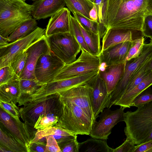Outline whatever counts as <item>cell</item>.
<instances>
[{"instance_id": "277c9868", "label": "cell", "mask_w": 152, "mask_h": 152, "mask_svg": "<svg viewBox=\"0 0 152 152\" xmlns=\"http://www.w3.org/2000/svg\"><path fill=\"white\" fill-rule=\"evenodd\" d=\"M26 0H0V35L6 38L22 23L32 18L33 4Z\"/></svg>"}, {"instance_id": "3957f363", "label": "cell", "mask_w": 152, "mask_h": 152, "mask_svg": "<svg viewBox=\"0 0 152 152\" xmlns=\"http://www.w3.org/2000/svg\"><path fill=\"white\" fill-rule=\"evenodd\" d=\"M124 118L126 139L134 145L142 143L152 132V101L125 113Z\"/></svg>"}, {"instance_id": "db71d44e", "label": "cell", "mask_w": 152, "mask_h": 152, "mask_svg": "<svg viewBox=\"0 0 152 152\" xmlns=\"http://www.w3.org/2000/svg\"></svg>"}, {"instance_id": "d6986e66", "label": "cell", "mask_w": 152, "mask_h": 152, "mask_svg": "<svg viewBox=\"0 0 152 152\" xmlns=\"http://www.w3.org/2000/svg\"><path fill=\"white\" fill-rule=\"evenodd\" d=\"M32 16L36 20L51 17L64 7V0H37L33 4Z\"/></svg>"}, {"instance_id": "8d00e7d4", "label": "cell", "mask_w": 152, "mask_h": 152, "mask_svg": "<svg viewBox=\"0 0 152 152\" xmlns=\"http://www.w3.org/2000/svg\"><path fill=\"white\" fill-rule=\"evenodd\" d=\"M19 78L16 75L10 66H6L0 68V85Z\"/></svg>"}, {"instance_id": "ee69618b", "label": "cell", "mask_w": 152, "mask_h": 152, "mask_svg": "<svg viewBox=\"0 0 152 152\" xmlns=\"http://www.w3.org/2000/svg\"><path fill=\"white\" fill-rule=\"evenodd\" d=\"M134 152H152V139L136 145Z\"/></svg>"}, {"instance_id": "7c38bea8", "label": "cell", "mask_w": 152, "mask_h": 152, "mask_svg": "<svg viewBox=\"0 0 152 152\" xmlns=\"http://www.w3.org/2000/svg\"><path fill=\"white\" fill-rule=\"evenodd\" d=\"M0 122L10 132L29 148V143L34 137L37 130L25 122L13 118L1 108L0 109Z\"/></svg>"}, {"instance_id": "4316f807", "label": "cell", "mask_w": 152, "mask_h": 152, "mask_svg": "<svg viewBox=\"0 0 152 152\" xmlns=\"http://www.w3.org/2000/svg\"><path fill=\"white\" fill-rule=\"evenodd\" d=\"M76 20L91 54L99 56L101 52V39L102 38L100 35L90 32L85 30L80 22Z\"/></svg>"}, {"instance_id": "7a4b0ae2", "label": "cell", "mask_w": 152, "mask_h": 152, "mask_svg": "<svg viewBox=\"0 0 152 152\" xmlns=\"http://www.w3.org/2000/svg\"><path fill=\"white\" fill-rule=\"evenodd\" d=\"M58 93L56 112L58 121L56 125L74 135H89L93 124L92 121L74 102Z\"/></svg>"}, {"instance_id": "bcb514c9", "label": "cell", "mask_w": 152, "mask_h": 152, "mask_svg": "<svg viewBox=\"0 0 152 152\" xmlns=\"http://www.w3.org/2000/svg\"><path fill=\"white\" fill-rule=\"evenodd\" d=\"M90 19L94 21H98V15L96 9L94 4L93 8L89 12Z\"/></svg>"}, {"instance_id": "8992f818", "label": "cell", "mask_w": 152, "mask_h": 152, "mask_svg": "<svg viewBox=\"0 0 152 152\" xmlns=\"http://www.w3.org/2000/svg\"><path fill=\"white\" fill-rule=\"evenodd\" d=\"M46 37L51 52L65 64L75 61L81 50L80 44L69 32L56 34Z\"/></svg>"}, {"instance_id": "7bdbcfd3", "label": "cell", "mask_w": 152, "mask_h": 152, "mask_svg": "<svg viewBox=\"0 0 152 152\" xmlns=\"http://www.w3.org/2000/svg\"><path fill=\"white\" fill-rule=\"evenodd\" d=\"M46 142L38 141L29 145L30 152H45Z\"/></svg>"}, {"instance_id": "9c48e42d", "label": "cell", "mask_w": 152, "mask_h": 152, "mask_svg": "<svg viewBox=\"0 0 152 152\" xmlns=\"http://www.w3.org/2000/svg\"><path fill=\"white\" fill-rule=\"evenodd\" d=\"M45 30L38 27L26 37L0 48V68L10 66L19 55L45 35Z\"/></svg>"}, {"instance_id": "2e32d148", "label": "cell", "mask_w": 152, "mask_h": 152, "mask_svg": "<svg viewBox=\"0 0 152 152\" xmlns=\"http://www.w3.org/2000/svg\"><path fill=\"white\" fill-rule=\"evenodd\" d=\"M144 36L142 32L140 31L108 29L102 38L101 52L119 43L132 42Z\"/></svg>"}, {"instance_id": "e575fe53", "label": "cell", "mask_w": 152, "mask_h": 152, "mask_svg": "<svg viewBox=\"0 0 152 152\" xmlns=\"http://www.w3.org/2000/svg\"><path fill=\"white\" fill-rule=\"evenodd\" d=\"M27 56V53L25 51L19 55L10 65L16 75L19 78L25 68Z\"/></svg>"}, {"instance_id": "816d5d0a", "label": "cell", "mask_w": 152, "mask_h": 152, "mask_svg": "<svg viewBox=\"0 0 152 152\" xmlns=\"http://www.w3.org/2000/svg\"><path fill=\"white\" fill-rule=\"evenodd\" d=\"M150 42H151L152 44V39L150 40Z\"/></svg>"}, {"instance_id": "f5cc1de1", "label": "cell", "mask_w": 152, "mask_h": 152, "mask_svg": "<svg viewBox=\"0 0 152 152\" xmlns=\"http://www.w3.org/2000/svg\"><path fill=\"white\" fill-rule=\"evenodd\" d=\"M91 1H92L93 2H94L95 0H91Z\"/></svg>"}, {"instance_id": "ac0fdd59", "label": "cell", "mask_w": 152, "mask_h": 152, "mask_svg": "<svg viewBox=\"0 0 152 152\" xmlns=\"http://www.w3.org/2000/svg\"><path fill=\"white\" fill-rule=\"evenodd\" d=\"M70 12L64 7L52 15L49 20L45 30L47 37L53 34L69 32V15Z\"/></svg>"}, {"instance_id": "f907efd6", "label": "cell", "mask_w": 152, "mask_h": 152, "mask_svg": "<svg viewBox=\"0 0 152 152\" xmlns=\"http://www.w3.org/2000/svg\"><path fill=\"white\" fill-rule=\"evenodd\" d=\"M31 0V1H37V0Z\"/></svg>"}, {"instance_id": "b9f144b4", "label": "cell", "mask_w": 152, "mask_h": 152, "mask_svg": "<svg viewBox=\"0 0 152 152\" xmlns=\"http://www.w3.org/2000/svg\"><path fill=\"white\" fill-rule=\"evenodd\" d=\"M126 139L121 145L113 149V152H134L136 145Z\"/></svg>"}, {"instance_id": "1f68e13d", "label": "cell", "mask_w": 152, "mask_h": 152, "mask_svg": "<svg viewBox=\"0 0 152 152\" xmlns=\"http://www.w3.org/2000/svg\"><path fill=\"white\" fill-rule=\"evenodd\" d=\"M58 121V117L56 113H51L46 115H42L38 118L34 128L37 130L43 129L56 126Z\"/></svg>"}, {"instance_id": "ffe728a7", "label": "cell", "mask_w": 152, "mask_h": 152, "mask_svg": "<svg viewBox=\"0 0 152 152\" xmlns=\"http://www.w3.org/2000/svg\"><path fill=\"white\" fill-rule=\"evenodd\" d=\"M126 62L118 64L101 67L99 76L106 85L108 94H110L115 89L123 74Z\"/></svg>"}, {"instance_id": "d590c367", "label": "cell", "mask_w": 152, "mask_h": 152, "mask_svg": "<svg viewBox=\"0 0 152 152\" xmlns=\"http://www.w3.org/2000/svg\"><path fill=\"white\" fill-rule=\"evenodd\" d=\"M152 101V90L148 87L137 96L134 99L131 107H136Z\"/></svg>"}, {"instance_id": "f6af8a7d", "label": "cell", "mask_w": 152, "mask_h": 152, "mask_svg": "<svg viewBox=\"0 0 152 152\" xmlns=\"http://www.w3.org/2000/svg\"><path fill=\"white\" fill-rule=\"evenodd\" d=\"M105 0H95L94 2L97 10L98 21L100 24L102 20V11Z\"/></svg>"}, {"instance_id": "484cf974", "label": "cell", "mask_w": 152, "mask_h": 152, "mask_svg": "<svg viewBox=\"0 0 152 152\" xmlns=\"http://www.w3.org/2000/svg\"><path fill=\"white\" fill-rule=\"evenodd\" d=\"M37 25L36 20L34 18L26 20L7 37L9 42H12L28 35L36 29Z\"/></svg>"}, {"instance_id": "f1b7e54d", "label": "cell", "mask_w": 152, "mask_h": 152, "mask_svg": "<svg viewBox=\"0 0 152 152\" xmlns=\"http://www.w3.org/2000/svg\"><path fill=\"white\" fill-rule=\"evenodd\" d=\"M73 135L74 134L69 131L56 125L43 129L37 130L34 137L30 142L29 145L47 136H68Z\"/></svg>"}, {"instance_id": "d4e9b609", "label": "cell", "mask_w": 152, "mask_h": 152, "mask_svg": "<svg viewBox=\"0 0 152 152\" xmlns=\"http://www.w3.org/2000/svg\"><path fill=\"white\" fill-rule=\"evenodd\" d=\"M78 145L79 152H113V149L108 146L105 140L91 138Z\"/></svg>"}, {"instance_id": "7dc6e473", "label": "cell", "mask_w": 152, "mask_h": 152, "mask_svg": "<svg viewBox=\"0 0 152 152\" xmlns=\"http://www.w3.org/2000/svg\"><path fill=\"white\" fill-rule=\"evenodd\" d=\"M8 38L5 37L0 35V48L7 45L9 44Z\"/></svg>"}, {"instance_id": "83f0119b", "label": "cell", "mask_w": 152, "mask_h": 152, "mask_svg": "<svg viewBox=\"0 0 152 152\" xmlns=\"http://www.w3.org/2000/svg\"><path fill=\"white\" fill-rule=\"evenodd\" d=\"M64 0L67 8L73 14H79L90 19L89 12L94 4L92 1L90 0Z\"/></svg>"}, {"instance_id": "836d02e7", "label": "cell", "mask_w": 152, "mask_h": 152, "mask_svg": "<svg viewBox=\"0 0 152 152\" xmlns=\"http://www.w3.org/2000/svg\"><path fill=\"white\" fill-rule=\"evenodd\" d=\"M144 37L138 38L131 42V45L127 55L126 61L136 58L141 53L144 44Z\"/></svg>"}, {"instance_id": "60d3db41", "label": "cell", "mask_w": 152, "mask_h": 152, "mask_svg": "<svg viewBox=\"0 0 152 152\" xmlns=\"http://www.w3.org/2000/svg\"><path fill=\"white\" fill-rule=\"evenodd\" d=\"M45 137L47 142L45 152H62L56 140L53 135Z\"/></svg>"}, {"instance_id": "ab89813d", "label": "cell", "mask_w": 152, "mask_h": 152, "mask_svg": "<svg viewBox=\"0 0 152 152\" xmlns=\"http://www.w3.org/2000/svg\"><path fill=\"white\" fill-rule=\"evenodd\" d=\"M77 138L72 139L58 145L62 152H79Z\"/></svg>"}, {"instance_id": "5bb4252c", "label": "cell", "mask_w": 152, "mask_h": 152, "mask_svg": "<svg viewBox=\"0 0 152 152\" xmlns=\"http://www.w3.org/2000/svg\"><path fill=\"white\" fill-rule=\"evenodd\" d=\"M50 52L47 37L44 35L26 50L27 56L26 65L20 78L36 80L34 71L39 58Z\"/></svg>"}, {"instance_id": "5b68a950", "label": "cell", "mask_w": 152, "mask_h": 152, "mask_svg": "<svg viewBox=\"0 0 152 152\" xmlns=\"http://www.w3.org/2000/svg\"><path fill=\"white\" fill-rule=\"evenodd\" d=\"M152 58V44H144L142 50L137 57L126 61L123 76L114 90L109 94V108L123 94L132 77Z\"/></svg>"}, {"instance_id": "f546056e", "label": "cell", "mask_w": 152, "mask_h": 152, "mask_svg": "<svg viewBox=\"0 0 152 152\" xmlns=\"http://www.w3.org/2000/svg\"><path fill=\"white\" fill-rule=\"evenodd\" d=\"M74 18L78 20L83 27L88 32L103 37L100 24L98 21H94L88 19L77 13L73 14Z\"/></svg>"}, {"instance_id": "8fae6325", "label": "cell", "mask_w": 152, "mask_h": 152, "mask_svg": "<svg viewBox=\"0 0 152 152\" xmlns=\"http://www.w3.org/2000/svg\"><path fill=\"white\" fill-rule=\"evenodd\" d=\"M64 65L51 51L42 55L39 58L35 69L36 80L44 84L52 81Z\"/></svg>"}, {"instance_id": "74e56055", "label": "cell", "mask_w": 152, "mask_h": 152, "mask_svg": "<svg viewBox=\"0 0 152 152\" xmlns=\"http://www.w3.org/2000/svg\"><path fill=\"white\" fill-rule=\"evenodd\" d=\"M0 107L13 118L20 120L19 109L16 104L0 100Z\"/></svg>"}, {"instance_id": "c3c4849f", "label": "cell", "mask_w": 152, "mask_h": 152, "mask_svg": "<svg viewBox=\"0 0 152 152\" xmlns=\"http://www.w3.org/2000/svg\"><path fill=\"white\" fill-rule=\"evenodd\" d=\"M146 69L150 71H152V58L148 63Z\"/></svg>"}, {"instance_id": "30bf717a", "label": "cell", "mask_w": 152, "mask_h": 152, "mask_svg": "<svg viewBox=\"0 0 152 152\" xmlns=\"http://www.w3.org/2000/svg\"><path fill=\"white\" fill-rule=\"evenodd\" d=\"M125 109L122 107L114 110L105 108L98 116L99 121L93 124L89 135L93 138L107 139L113 128L118 123L124 121Z\"/></svg>"}, {"instance_id": "6da1fadb", "label": "cell", "mask_w": 152, "mask_h": 152, "mask_svg": "<svg viewBox=\"0 0 152 152\" xmlns=\"http://www.w3.org/2000/svg\"><path fill=\"white\" fill-rule=\"evenodd\" d=\"M152 12V0H105L101 26L142 31L144 18Z\"/></svg>"}, {"instance_id": "603a6c76", "label": "cell", "mask_w": 152, "mask_h": 152, "mask_svg": "<svg viewBox=\"0 0 152 152\" xmlns=\"http://www.w3.org/2000/svg\"><path fill=\"white\" fill-rule=\"evenodd\" d=\"M19 79L0 85V100L16 105L20 94Z\"/></svg>"}, {"instance_id": "d6a6232c", "label": "cell", "mask_w": 152, "mask_h": 152, "mask_svg": "<svg viewBox=\"0 0 152 152\" xmlns=\"http://www.w3.org/2000/svg\"><path fill=\"white\" fill-rule=\"evenodd\" d=\"M148 62L132 77L123 94L129 92L135 87L148 74L151 72L147 70L146 69Z\"/></svg>"}, {"instance_id": "7402d4cb", "label": "cell", "mask_w": 152, "mask_h": 152, "mask_svg": "<svg viewBox=\"0 0 152 152\" xmlns=\"http://www.w3.org/2000/svg\"><path fill=\"white\" fill-rule=\"evenodd\" d=\"M152 85V71L142 80L129 92L124 94L114 105H119L125 108H130L134 98L144 90Z\"/></svg>"}, {"instance_id": "9a60e30c", "label": "cell", "mask_w": 152, "mask_h": 152, "mask_svg": "<svg viewBox=\"0 0 152 152\" xmlns=\"http://www.w3.org/2000/svg\"><path fill=\"white\" fill-rule=\"evenodd\" d=\"M91 87V101L93 112L96 120L99 114L106 108H108L110 100L106 84L104 80L97 76L89 83Z\"/></svg>"}, {"instance_id": "4fadbf2b", "label": "cell", "mask_w": 152, "mask_h": 152, "mask_svg": "<svg viewBox=\"0 0 152 152\" xmlns=\"http://www.w3.org/2000/svg\"><path fill=\"white\" fill-rule=\"evenodd\" d=\"M89 83L75 86L58 93L80 107L93 124L96 120L91 104V87Z\"/></svg>"}, {"instance_id": "4dcf8cb0", "label": "cell", "mask_w": 152, "mask_h": 152, "mask_svg": "<svg viewBox=\"0 0 152 152\" xmlns=\"http://www.w3.org/2000/svg\"><path fill=\"white\" fill-rule=\"evenodd\" d=\"M69 33L76 39L81 46L82 50L91 54L86 43L77 20L74 16L69 15Z\"/></svg>"}, {"instance_id": "e0dca14e", "label": "cell", "mask_w": 152, "mask_h": 152, "mask_svg": "<svg viewBox=\"0 0 152 152\" xmlns=\"http://www.w3.org/2000/svg\"><path fill=\"white\" fill-rule=\"evenodd\" d=\"M131 42H124L113 46L101 52L99 56L102 67L118 64L126 61L131 45Z\"/></svg>"}, {"instance_id": "ba28073f", "label": "cell", "mask_w": 152, "mask_h": 152, "mask_svg": "<svg viewBox=\"0 0 152 152\" xmlns=\"http://www.w3.org/2000/svg\"><path fill=\"white\" fill-rule=\"evenodd\" d=\"M58 93L31 101L19 109L20 117L24 122L34 127L39 117L49 113L56 114Z\"/></svg>"}, {"instance_id": "681fc988", "label": "cell", "mask_w": 152, "mask_h": 152, "mask_svg": "<svg viewBox=\"0 0 152 152\" xmlns=\"http://www.w3.org/2000/svg\"><path fill=\"white\" fill-rule=\"evenodd\" d=\"M152 139V132L150 133V134L149 135V136L143 142H146L147 141H148V140H150Z\"/></svg>"}, {"instance_id": "52a82bcc", "label": "cell", "mask_w": 152, "mask_h": 152, "mask_svg": "<svg viewBox=\"0 0 152 152\" xmlns=\"http://www.w3.org/2000/svg\"><path fill=\"white\" fill-rule=\"evenodd\" d=\"M79 57L72 63L65 64L53 81L67 79L100 70L101 63L99 56L83 50Z\"/></svg>"}, {"instance_id": "cb8c5ba5", "label": "cell", "mask_w": 152, "mask_h": 152, "mask_svg": "<svg viewBox=\"0 0 152 152\" xmlns=\"http://www.w3.org/2000/svg\"><path fill=\"white\" fill-rule=\"evenodd\" d=\"M20 94L18 103V106L24 104L27 97L46 84L41 83L36 80L19 78Z\"/></svg>"}, {"instance_id": "f35d334b", "label": "cell", "mask_w": 152, "mask_h": 152, "mask_svg": "<svg viewBox=\"0 0 152 152\" xmlns=\"http://www.w3.org/2000/svg\"><path fill=\"white\" fill-rule=\"evenodd\" d=\"M142 32L144 37L152 39V12L147 13L143 21Z\"/></svg>"}, {"instance_id": "44dd1931", "label": "cell", "mask_w": 152, "mask_h": 152, "mask_svg": "<svg viewBox=\"0 0 152 152\" xmlns=\"http://www.w3.org/2000/svg\"><path fill=\"white\" fill-rule=\"evenodd\" d=\"M0 146L9 152H30L29 147L7 129L0 125Z\"/></svg>"}]
</instances>
